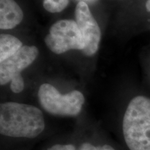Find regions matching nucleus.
<instances>
[{
  "label": "nucleus",
  "instance_id": "1",
  "mask_svg": "<svg viewBox=\"0 0 150 150\" xmlns=\"http://www.w3.org/2000/svg\"><path fill=\"white\" fill-rule=\"evenodd\" d=\"M46 129L44 115L33 105L16 102L0 104L1 143H31L42 138Z\"/></svg>",
  "mask_w": 150,
  "mask_h": 150
},
{
  "label": "nucleus",
  "instance_id": "2",
  "mask_svg": "<svg viewBox=\"0 0 150 150\" xmlns=\"http://www.w3.org/2000/svg\"><path fill=\"white\" fill-rule=\"evenodd\" d=\"M124 140L129 150H150V99L135 97L129 102L122 120Z\"/></svg>",
  "mask_w": 150,
  "mask_h": 150
},
{
  "label": "nucleus",
  "instance_id": "3",
  "mask_svg": "<svg viewBox=\"0 0 150 150\" xmlns=\"http://www.w3.org/2000/svg\"><path fill=\"white\" fill-rule=\"evenodd\" d=\"M40 106L48 113L61 117H76L81 112L85 97L79 91L61 94L54 86L43 83L38 91Z\"/></svg>",
  "mask_w": 150,
  "mask_h": 150
},
{
  "label": "nucleus",
  "instance_id": "4",
  "mask_svg": "<svg viewBox=\"0 0 150 150\" xmlns=\"http://www.w3.org/2000/svg\"><path fill=\"white\" fill-rule=\"evenodd\" d=\"M35 46H22L16 54L0 63V84L4 86L11 82L13 93H20L24 88L21 72L29 66L38 55Z\"/></svg>",
  "mask_w": 150,
  "mask_h": 150
},
{
  "label": "nucleus",
  "instance_id": "5",
  "mask_svg": "<svg viewBox=\"0 0 150 150\" xmlns=\"http://www.w3.org/2000/svg\"><path fill=\"white\" fill-rule=\"evenodd\" d=\"M45 42L52 52L57 54L85 48V40L79 28L76 21L72 20H61L54 23Z\"/></svg>",
  "mask_w": 150,
  "mask_h": 150
},
{
  "label": "nucleus",
  "instance_id": "6",
  "mask_svg": "<svg viewBox=\"0 0 150 150\" xmlns=\"http://www.w3.org/2000/svg\"><path fill=\"white\" fill-rule=\"evenodd\" d=\"M76 22L85 40V48L82 51L86 56H93L97 52L101 40V30L91 14L88 6L80 1L75 10Z\"/></svg>",
  "mask_w": 150,
  "mask_h": 150
},
{
  "label": "nucleus",
  "instance_id": "7",
  "mask_svg": "<svg viewBox=\"0 0 150 150\" xmlns=\"http://www.w3.org/2000/svg\"><path fill=\"white\" fill-rule=\"evenodd\" d=\"M23 17V11L14 0H0V29L16 27Z\"/></svg>",
  "mask_w": 150,
  "mask_h": 150
},
{
  "label": "nucleus",
  "instance_id": "8",
  "mask_svg": "<svg viewBox=\"0 0 150 150\" xmlns=\"http://www.w3.org/2000/svg\"><path fill=\"white\" fill-rule=\"evenodd\" d=\"M76 139L77 150H117L105 137L83 136Z\"/></svg>",
  "mask_w": 150,
  "mask_h": 150
},
{
  "label": "nucleus",
  "instance_id": "9",
  "mask_svg": "<svg viewBox=\"0 0 150 150\" xmlns=\"http://www.w3.org/2000/svg\"><path fill=\"white\" fill-rule=\"evenodd\" d=\"M22 46L21 41L13 35L5 33L0 35V62L13 55Z\"/></svg>",
  "mask_w": 150,
  "mask_h": 150
},
{
  "label": "nucleus",
  "instance_id": "10",
  "mask_svg": "<svg viewBox=\"0 0 150 150\" xmlns=\"http://www.w3.org/2000/svg\"><path fill=\"white\" fill-rule=\"evenodd\" d=\"M43 150H77L76 137H65L54 140L46 145Z\"/></svg>",
  "mask_w": 150,
  "mask_h": 150
},
{
  "label": "nucleus",
  "instance_id": "11",
  "mask_svg": "<svg viewBox=\"0 0 150 150\" xmlns=\"http://www.w3.org/2000/svg\"><path fill=\"white\" fill-rule=\"evenodd\" d=\"M70 0H44L43 7L50 13H59L66 8Z\"/></svg>",
  "mask_w": 150,
  "mask_h": 150
},
{
  "label": "nucleus",
  "instance_id": "12",
  "mask_svg": "<svg viewBox=\"0 0 150 150\" xmlns=\"http://www.w3.org/2000/svg\"><path fill=\"white\" fill-rule=\"evenodd\" d=\"M146 8L148 12H150V0H147L146 2Z\"/></svg>",
  "mask_w": 150,
  "mask_h": 150
},
{
  "label": "nucleus",
  "instance_id": "13",
  "mask_svg": "<svg viewBox=\"0 0 150 150\" xmlns=\"http://www.w3.org/2000/svg\"><path fill=\"white\" fill-rule=\"evenodd\" d=\"M82 1H93V0H81Z\"/></svg>",
  "mask_w": 150,
  "mask_h": 150
}]
</instances>
